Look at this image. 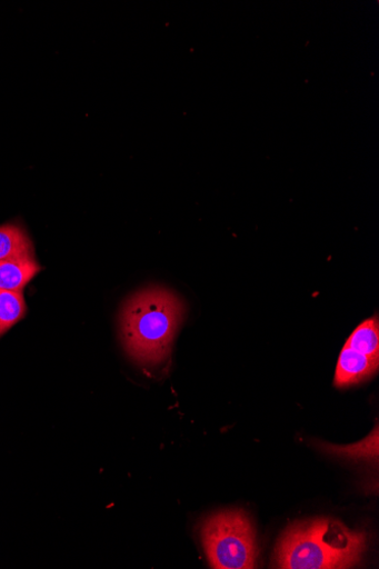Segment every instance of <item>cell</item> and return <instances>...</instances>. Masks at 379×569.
I'll return each mask as SVG.
<instances>
[{"mask_svg":"<svg viewBox=\"0 0 379 569\" xmlns=\"http://www.w3.org/2000/svg\"><path fill=\"white\" fill-rule=\"evenodd\" d=\"M183 316V302L168 289L148 288L132 296L121 315L128 355L144 369L166 365Z\"/></svg>","mask_w":379,"mask_h":569,"instance_id":"1","label":"cell"},{"mask_svg":"<svg viewBox=\"0 0 379 569\" xmlns=\"http://www.w3.org/2000/svg\"><path fill=\"white\" fill-rule=\"evenodd\" d=\"M201 539L212 568H256V531L246 511L233 509L209 516L202 525Z\"/></svg>","mask_w":379,"mask_h":569,"instance_id":"2","label":"cell"},{"mask_svg":"<svg viewBox=\"0 0 379 569\" xmlns=\"http://www.w3.org/2000/svg\"><path fill=\"white\" fill-rule=\"evenodd\" d=\"M277 566L282 569H340L317 541L309 522L290 527L277 547Z\"/></svg>","mask_w":379,"mask_h":569,"instance_id":"3","label":"cell"},{"mask_svg":"<svg viewBox=\"0 0 379 569\" xmlns=\"http://www.w3.org/2000/svg\"><path fill=\"white\" fill-rule=\"evenodd\" d=\"M309 526L317 541L339 563L340 569L360 563L368 543L365 532L352 531L333 519H317L309 521Z\"/></svg>","mask_w":379,"mask_h":569,"instance_id":"4","label":"cell"},{"mask_svg":"<svg viewBox=\"0 0 379 569\" xmlns=\"http://www.w3.org/2000/svg\"><path fill=\"white\" fill-rule=\"evenodd\" d=\"M378 367L379 360L345 346L340 353L335 383L339 388L358 385L372 377Z\"/></svg>","mask_w":379,"mask_h":569,"instance_id":"5","label":"cell"},{"mask_svg":"<svg viewBox=\"0 0 379 569\" xmlns=\"http://www.w3.org/2000/svg\"><path fill=\"white\" fill-rule=\"evenodd\" d=\"M40 271L36 257L0 261V290L22 292Z\"/></svg>","mask_w":379,"mask_h":569,"instance_id":"6","label":"cell"},{"mask_svg":"<svg viewBox=\"0 0 379 569\" xmlns=\"http://www.w3.org/2000/svg\"><path fill=\"white\" fill-rule=\"evenodd\" d=\"M26 257H36L33 242L27 231L16 223L0 226V261Z\"/></svg>","mask_w":379,"mask_h":569,"instance_id":"7","label":"cell"},{"mask_svg":"<svg viewBox=\"0 0 379 569\" xmlns=\"http://www.w3.org/2000/svg\"><path fill=\"white\" fill-rule=\"evenodd\" d=\"M378 426L360 442L349 446H336L317 442L316 447L323 452L350 460L377 461L378 460Z\"/></svg>","mask_w":379,"mask_h":569,"instance_id":"8","label":"cell"},{"mask_svg":"<svg viewBox=\"0 0 379 569\" xmlns=\"http://www.w3.org/2000/svg\"><path fill=\"white\" fill-rule=\"evenodd\" d=\"M27 312L23 292L0 290V337L23 320Z\"/></svg>","mask_w":379,"mask_h":569,"instance_id":"9","label":"cell"},{"mask_svg":"<svg viewBox=\"0 0 379 569\" xmlns=\"http://www.w3.org/2000/svg\"><path fill=\"white\" fill-rule=\"evenodd\" d=\"M365 356L379 360V322L375 317L362 322L345 345Z\"/></svg>","mask_w":379,"mask_h":569,"instance_id":"10","label":"cell"}]
</instances>
